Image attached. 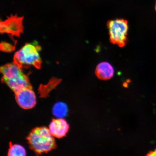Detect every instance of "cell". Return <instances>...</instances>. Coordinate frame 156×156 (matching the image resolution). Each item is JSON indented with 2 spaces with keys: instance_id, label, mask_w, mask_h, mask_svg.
<instances>
[{
  "instance_id": "3",
  "label": "cell",
  "mask_w": 156,
  "mask_h": 156,
  "mask_svg": "<svg viewBox=\"0 0 156 156\" xmlns=\"http://www.w3.org/2000/svg\"><path fill=\"white\" fill-rule=\"evenodd\" d=\"M107 27L110 42L120 47L125 46L128 42V21L122 19L111 20L107 22Z\"/></svg>"
},
{
  "instance_id": "6",
  "label": "cell",
  "mask_w": 156,
  "mask_h": 156,
  "mask_svg": "<svg viewBox=\"0 0 156 156\" xmlns=\"http://www.w3.org/2000/svg\"><path fill=\"white\" fill-rule=\"evenodd\" d=\"M2 81L6 84L15 93L25 87H32L29 78L24 73L9 79L2 78Z\"/></svg>"
},
{
  "instance_id": "11",
  "label": "cell",
  "mask_w": 156,
  "mask_h": 156,
  "mask_svg": "<svg viewBox=\"0 0 156 156\" xmlns=\"http://www.w3.org/2000/svg\"><path fill=\"white\" fill-rule=\"evenodd\" d=\"M8 156H25L26 152L23 146L19 145H13L11 142L9 143Z\"/></svg>"
},
{
  "instance_id": "4",
  "label": "cell",
  "mask_w": 156,
  "mask_h": 156,
  "mask_svg": "<svg viewBox=\"0 0 156 156\" xmlns=\"http://www.w3.org/2000/svg\"><path fill=\"white\" fill-rule=\"evenodd\" d=\"M23 17H18L17 15H11L5 21H1V33L19 37L23 31Z\"/></svg>"
},
{
  "instance_id": "2",
  "label": "cell",
  "mask_w": 156,
  "mask_h": 156,
  "mask_svg": "<svg viewBox=\"0 0 156 156\" xmlns=\"http://www.w3.org/2000/svg\"><path fill=\"white\" fill-rule=\"evenodd\" d=\"M40 47L35 44H27L16 52L14 62L22 68L34 66L40 69L42 60L40 54Z\"/></svg>"
},
{
  "instance_id": "13",
  "label": "cell",
  "mask_w": 156,
  "mask_h": 156,
  "mask_svg": "<svg viewBox=\"0 0 156 156\" xmlns=\"http://www.w3.org/2000/svg\"><path fill=\"white\" fill-rule=\"evenodd\" d=\"M147 156H156V148L154 151H150L148 153Z\"/></svg>"
},
{
  "instance_id": "1",
  "label": "cell",
  "mask_w": 156,
  "mask_h": 156,
  "mask_svg": "<svg viewBox=\"0 0 156 156\" xmlns=\"http://www.w3.org/2000/svg\"><path fill=\"white\" fill-rule=\"evenodd\" d=\"M27 140L31 149L36 154L48 153L56 147L54 136L45 127L34 129Z\"/></svg>"
},
{
  "instance_id": "5",
  "label": "cell",
  "mask_w": 156,
  "mask_h": 156,
  "mask_svg": "<svg viewBox=\"0 0 156 156\" xmlns=\"http://www.w3.org/2000/svg\"><path fill=\"white\" fill-rule=\"evenodd\" d=\"M16 100L21 108H32L36 105V97L32 87H27L15 93Z\"/></svg>"
},
{
  "instance_id": "8",
  "label": "cell",
  "mask_w": 156,
  "mask_h": 156,
  "mask_svg": "<svg viewBox=\"0 0 156 156\" xmlns=\"http://www.w3.org/2000/svg\"><path fill=\"white\" fill-rule=\"evenodd\" d=\"M0 71L2 74V78L6 79L16 77L23 73L22 68L14 62L2 66Z\"/></svg>"
},
{
  "instance_id": "12",
  "label": "cell",
  "mask_w": 156,
  "mask_h": 156,
  "mask_svg": "<svg viewBox=\"0 0 156 156\" xmlns=\"http://www.w3.org/2000/svg\"><path fill=\"white\" fill-rule=\"evenodd\" d=\"M0 48L2 51L10 52L13 51L15 49V46L13 45L5 42H3L1 44Z\"/></svg>"
},
{
  "instance_id": "15",
  "label": "cell",
  "mask_w": 156,
  "mask_h": 156,
  "mask_svg": "<svg viewBox=\"0 0 156 156\" xmlns=\"http://www.w3.org/2000/svg\"><path fill=\"white\" fill-rule=\"evenodd\" d=\"M155 10L156 11V4H155Z\"/></svg>"
},
{
  "instance_id": "14",
  "label": "cell",
  "mask_w": 156,
  "mask_h": 156,
  "mask_svg": "<svg viewBox=\"0 0 156 156\" xmlns=\"http://www.w3.org/2000/svg\"><path fill=\"white\" fill-rule=\"evenodd\" d=\"M123 86L125 87H128V83H124L123 84Z\"/></svg>"
},
{
  "instance_id": "10",
  "label": "cell",
  "mask_w": 156,
  "mask_h": 156,
  "mask_svg": "<svg viewBox=\"0 0 156 156\" xmlns=\"http://www.w3.org/2000/svg\"><path fill=\"white\" fill-rule=\"evenodd\" d=\"M52 112L55 116L57 118H62L65 117L67 114V106L63 103H57L54 105Z\"/></svg>"
},
{
  "instance_id": "7",
  "label": "cell",
  "mask_w": 156,
  "mask_h": 156,
  "mask_svg": "<svg viewBox=\"0 0 156 156\" xmlns=\"http://www.w3.org/2000/svg\"><path fill=\"white\" fill-rule=\"evenodd\" d=\"M69 126L66 121L62 118L53 119L49 125L51 133L54 137L60 138L66 135Z\"/></svg>"
},
{
  "instance_id": "9",
  "label": "cell",
  "mask_w": 156,
  "mask_h": 156,
  "mask_svg": "<svg viewBox=\"0 0 156 156\" xmlns=\"http://www.w3.org/2000/svg\"><path fill=\"white\" fill-rule=\"evenodd\" d=\"M95 73L99 79L107 80L113 77L114 71L110 64L107 62H103L97 65Z\"/></svg>"
}]
</instances>
